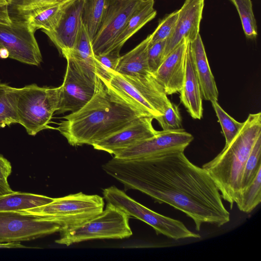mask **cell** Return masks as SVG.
Wrapping results in <instances>:
<instances>
[{"mask_svg": "<svg viewBox=\"0 0 261 261\" xmlns=\"http://www.w3.org/2000/svg\"><path fill=\"white\" fill-rule=\"evenodd\" d=\"M102 168L122 183L125 191L138 190L155 202L185 213L197 231L204 223L220 227L230 220L212 178L204 168L191 163L184 151L140 160L113 158Z\"/></svg>", "mask_w": 261, "mask_h": 261, "instance_id": "6da1fadb", "label": "cell"}, {"mask_svg": "<svg viewBox=\"0 0 261 261\" xmlns=\"http://www.w3.org/2000/svg\"><path fill=\"white\" fill-rule=\"evenodd\" d=\"M144 116H149L100 80L91 100L80 110L64 116L56 129L72 146L92 145Z\"/></svg>", "mask_w": 261, "mask_h": 261, "instance_id": "7a4b0ae2", "label": "cell"}, {"mask_svg": "<svg viewBox=\"0 0 261 261\" xmlns=\"http://www.w3.org/2000/svg\"><path fill=\"white\" fill-rule=\"evenodd\" d=\"M261 135V113L250 114L231 142L202 167L216 185L221 197L231 209L240 196L242 177L247 159Z\"/></svg>", "mask_w": 261, "mask_h": 261, "instance_id": "3957f363", "label": "cell"}, {"mask_svg": "<svg viewBox=\"0 0 261 261\" xmlns=\"http://www.w3.org/2000/svg\"><path fill=\"white\" fill-rule=\"evenodd\" d=\"M101 81L120 96L155 119L172 104L153 74L130 76L115 71L108 81Z\"/></svg>", "mask_w": 261, "mask_h": 261, "instance_id": "277c9868", "label": "cell"}, {"mask_svg": "<svg viewBox=\"0 0 261 261\" xmlns=\"http://www.w3.org/2000/svg\"><path fill=\"white\" fill-rule=\"evenodd\" d=\"M103 200L98 195L80 192L20 212L49 218L59 224L62 231L79 226L100 214L104 208Z\"/></svg>", "mask_w": 261, "mask_h": 261, "instance_id": "5b68a950", "label": "cell"}, {"mask_svg": "<svg viewBox=\"0 0 261 261\" xmlns=\"http://www.w3.org/2000/svg\"><path fill=\"white\" fill-rule=\"evenodd\" d=\"M60 99V86L42 87L35 84L24 86L17 102L19 123L33 136L50 128L48 124L58 110Z\"/></svg>", "mask_w": 261, "mask_h": 261, "instance_id": "8992f818", "label": "cell"}, {"mask_svg": "<svg viewBox=\"0 0 261 261\" xmlns=\"http://www.w3.org/2000/svg\"><path fill=\"white\" fill-rule=\"evenodd\" d=\"M129 217L116 206L107 203L106 208L97 216L79 226L60 231V238L55 242L68 246L95 239L129 238L133 234Z\"/></svg>", "mask_w": 261, "mask_h": 261, "instance_id": "52a82bcc", "label": "cell"}, {"mask_svg": "<svg viewBox=\"0 0 261 261\" xmlns=\"http://www.w3.org/2000/svg\"><path fill=\"white\" fill-rule=\"evenodd\" d=\"M102 194L107 203L116 206L129 217L133 216L151 226L157 234H162L175 240L200 238L182 222L149 209L114 186L104 189Z\"/></svg>", "mask_w": 261, "mask_h": 261, "instance_id": "ba28073f", "label": "cell"}, {"mask_svg": "<svg viewBox=\"0 0 261 261\" xmlns=\"http://www.w3.org/2000/svg\"><path fill=\"white\" fill-rule=\"evenodd\" d=\"M67 66L60 86V99L56 114L75 112L83 108L96 93L100 79L93 72L83 68L68 56L64 57Z\"/></svg>", "mask_w": 261, "mask_h": 261, "instance_id": "9c48e42d", "label": "cell"}, {"mask_svg": "<svg viewBox=\"0 0 261 261\" xmlns=\"http://www.w3.org/2000/svg\"><path fill=\"white\" fill-rule=\"evenodd\" d=\"M61 230L51 219L20 211H0V243H20Z\"/></svg>", "mask_w": 261, "mask_h": 261, "instance_id": "30bf717a", "label": "cell"}, {"mask_svg": "<svg viewBox=\"0 0 261 261\" xmlns=\"http://www.w3.org/2000/svg\"><path fill=\"white\" fill-rule=\"evenodd\" d=\"M9 24L0 23V48L7 49L9 58L22 63L38 66L42 57L34 32L28 22L17 16Z\"/></svg>", "mask_w": 261, "mask_h": 261, "instance_id": "8fae6325", "label": "cell"}, {"mask_svg": "<svg viewBox=\"0 0 261 261\" xmlns=\"http://www.w3.org/2000/svg\"><path fill=\"white\" fill-rule=\"evenodd\" d=\"M193 139L184 128L158 131L153 137L119 151L113 158L123 160H140L184 151Z\"/></svg>", "mask_w": 261, "mask_h": 261, "instance_id": "7c38bea8", "label": "cell"}, {"mask_svg": "<svg viewBox=\"0 0 261 261\" xmlns=\"http://www.w3.org/2000/svg\"><path fill=\"white\" fill-rule=\"evenodd\" d=\"M142 0H113L92 42L95 55L111 51L117 38Z\"/></svg>", "mask_w": 261, "mask_h": 261, "instance_id": "4fadbf2b", "label": "cell"}, {"mask_svg": "<svg viewBox=\"0 0 261 261\" xmlns=\"http://www.w3.org/2000/svg\"><path fill=\"white\" fill-rule=\"evenodd\" d=\"M153 119L151 116L142 117L121 130L92 146L96 150L114 155L154 136L158 131L153 126Z\"/></svg>", "mask_w": 261, "mask_h": 261, "instance_id": "5bb4252c", "label": "cell"}, {"mask_svg": "<svg viewBox=\"0 0 261 261\" xmlns=\"http://www.w3.org/2000/svg\"><path fill=\"white\" fill-rule=\"evenodd\" d=\"M84 0L71 2L65 8L56 27L51 31H43L63 55L72 49L81 31Z\"/></svg>", "mask_w": 261, "mask_h": 261, "instance_id": "9a60e30c", "label": "cell"}, {"mask_svg": "<svg viewBox=\"0 0 261 261\" xmlns=\"http://www.w3.org/2000/svg\"><path fill=\"white\" fill-rule=\"evenodd\" d=\"M204 0H186L178 10V17L175 29L167 39L164 59L184 39L191 42L199 34L200 23Z\"/></svg>", "mask_w": 261, "mask_h": 261, "instance_id": "2e32d148", "label": "cell"}, {"mask_svg": "<svg viewBox=\"0 0 261 261\" xmlns=\"http://www.w3.org/2000/svg\"><path fill=\"white\" fill-rule=\"evenodd\" d=\"M188 42L187 39L182 40L165 58L153 74L167 95L179 93L181 89Z\"/></svg>", "mask_w": 261, "mask_h": 261, "instance_id": "e0dca14e", "label": "cell"}, {"mask_svg": "<svg viewBox=\"0 0 261 261\" xmlns=\"http://www.w3.org/2000/svg\"><path fill=\"white\" fill-rule=\"evenodd\" d=\"M180 99L190 116L195 119H201L203 116L202 94L195 70L188 42L185 65V75Z\"/></svg>", "mask_w": 261, "mask_h": 261, "instance_id": "ac0fdd59", "label": "cell"}, {"mask_svg": "<svg viewBox=\"0 0 261 261\" xmlns=\"http://www.w3.org/2000/svg\"><path fill=\"white\" fill-rule=\"evenodd\" d=\"M189 46L203 98L210 101H217L218 90L200 34L189 42Z\"/></svg>", "mask_w": 261, "mask_h": 261, "instance_id": "d6986e66", "label": "cell"}, {"mask_svg": "<svg viewBox=\"0 0 261 261\" xmlns=\"http://www.w3.org/2000/svg\"><path fill=\"white\" fill-rule=\"evenodd\" d=\"M72 2L41 5L16 12V16L25 20L34 32L40 29L42 31H51L58 25L65 8Z\"/></svg>", "mask_w": 261, "mask_h": 261, "instance_id": "ffe728a7", "label": "cell"}, {"mask_svg": "<svg viewBox=\"0 0 261 261\" xmlns=\"http://www.w3.org/2000/svg\"><path fill=\"white\" fill-rule=\"evenodd\" d=\"M151 34L135 48L120 56L116 72L130 76L152 74L149 69L147 53Z\"/></svg>", "mask_w": 261, "mask_h": 261, "instance_id": "44dd1931", "label": "cell"}, {"mask_svg": "<svg viewBox=\"0 0 261 261\" xmlns=\"http://www.w3.org/2000/svg\"><path fill=\"white\" fill-rule=\"evenodd\" d=\"M154 0H142L117 38L112 51H120L125 43L156 15Z\"/></svg>", "mask_w": 261, "mask_h": 261, "instance_id": "7402d4cb", "label": "cell"}, {"mask_svg": "<svg viewBox=\"0 0 261 261\" xmlns=\"http://www.w3.org/2000/svg\"><path fill=\"white\" fill-rule=\"evenodd\" d=\"M54 198L28 192L13 191L0 195V211H20L40 206Z\"/></svg>", "mask_w": 261, "mask_h": 261, "instance_id": "603a6c76", "label": "cell"}, {"mask_svg": "<svg viewBox=\"0 0 261 261\" xmlns=\"http://www.w3.org/2000/svg\"><path fill=\"white\" fill-rule=\"evenodd\" d=\"M22 88H15L0 82V127L19 123L17 102Z\"/></svg>", "mask_w": 261, "mask_h": 261, "instance_id": "cb8c5ba5", "label": "cell"}, {"mask_svg": "<svg viewBox=\"0 0 261 261\" xmlns=\"http://www.w3.org/2000/svg\"><path fill=\"white\" fill-rule=\"evenodd\" d=\"M63 55L69 56L83 68L96 73L92 41L83 23L74 47Z\"/></svg>", "mask_w": 261, "mask_h": 261, "instance_id": "d4e9b609", "label": "cell"}, {"mask_svg": "<svg viewBox=\"0 0 261 261\" xmlns=\"http://www.w3.org/2000/svg\"><path fill=\"white\" fill-rule=\"evenodd\" d=\"M113 0H84L82 22L92 42Z\"/></svg>", "mask_w": 261, "mask_h": 261, "instance_id": "484cf974", "label": "cell"}, {"mask_svg": "<svg viewBox=\"0 0 261 261\" xmlns=\"http://www.w3.org/2000/svg\"><path fill=\"white\" fill-rule=\"evenodd\" d=\"M261 201V169L259 170L253 181L241 193L237 202L241 211L249 213Z\"/></svg>", "mask_w": 261, "mask_h": 261, "instance_id": "4316f807", "label": "cell"}, {"mask_svg": "<svg viewBox=\"0 0 261 261\" xmlns=\"http://www.w3.org/2000/svg\"><path fill=\"white\" fill-rule=\"evenodd\" d=\"M235 6L241 21L244 34L248 39H253L258 35L256 22L251 0H229Z\"/></svg>", "mask_w": 261, "mask_h": 261, "instance_id": "83f0119b", "label": "cell"}, {"mask_svg": "<svg viewBox=\"0 0 261 261\" xmlns=\"http://www.w3.org/2000/svg\"><path fill=\"white\" fill-rule=\"evenodd\" d=\"M260 169L261 135L256 140L246 161L242 177L241 193L251 184Z\"/></svg>", "mask_w": 261, "mask_h": 261, "instance_id": "f1b7e54d", "label": "cell"}, {"mask_svg": "<svg viewBox=\"0 0 261 261\" xmlns=\"http://www.w3.org/2000/svg\"><path fill=\"white\" fill-rule=\"evenodd\" d=\"M219 122L225 139V146L229 144L239 133L244 122H239L228 115L217 100L211 101Z\"/></svg>", "mask_w": 261, "mask_h": 261, "instance_id": "f546056e", "label": "cell"}, {"mask_svg": "<svg viewBox=\"0 0 261 261\" xmlns=\"http://www.w3.org/2000/svg\"><path fill=\"white\" fill-rule=\"evenodd\" d=\"M120 57V51L95 55V70L97 76L101 80L108 81L111 74L116 71Z\"/></svg>", "mask_w": 261, "mask_h": 261, "instance_id": "4dcf8cb0", "label": "cell"}, {"mask_svg": "<svg viewBox=\"0 0 261 261\" xmlns=\"http://www.w3.org/2000/svg\"><path fill=\"white\" fill-rule=\"evenodd\" d=\"M178 10L166 15L159 22L154 32L151 34L150 44L168 39L172 34L177 21Z\"/></svg>", "mask_w": 261, "mask_h": 261, "instance_id": "1f68e13d", "label": "cell"}, {"mask_svg": "<svg viewBox=\"0 0 261 261\" xmlns=\"http://www.w3.org/2000/svg\"><path fill=\"white\" fill-rule=\"evenodd\" d=\"M163 130L182 129L181 117L177 105L172 103L165 112L155 119Z\"/></svg>", "mask_w": 261, "mask_h": 261, "instance_id": "d6a6232c", "label": "cell"}, {"mask_svg": "<svg viewBox=\"0 0 261 261\" xmlns=\"http://www.w3.org/2000/svg\"><path fill=\"white\" fill-rule=\"evenodd\" d=\"M167 40L150 44L148 48L147 59L149 70L153 74L164 59V50Z\"/></svg>", "mask_w": 261, "mask_h": 261, "instance_id": "836d02e7", "label": "cell"}, {"mask_svg": "<svg viewBox=\"0 0 261 261\" xmlns=\"http://www.w3.org/2000/svg\"><path fill=\"white\" fill-rule=\"evenodd\" d=\"M70 1L65 0H9V8L13 9L15 13L25 11L41 5L62 3Z\"/></svg>", "mask_w": 261, "mask_h": 261, "instance_id": "e575fe53", "label": "cell"}, {"mask_svg": "<svg viewBox=\"0 0 261 261\" xmlns=\"http://www.w3.org/2000/svg\"><path fill=\"white\" fill-rule=\"evenodd\" d=\"M12 165L10 162L0 154V183L7 187H10L8 178L12 172Z\"/></svg>", "mask_w": 261, "mask_h": 261, "instance_id": "d590c367", "label": "cell"}, {"mask_svg": "<svg viewBox=\"0 0 261 261\" xmlns=\"http://www.w3.org/2000/svg\"><path fill=\"white\" fill-rule=\"evenodd\" d=\"M30 248L24 246L20 243H0V248Z\"/></svg>", "mask_w": 261, "mask_h": 261, "instance_id": "8d00e7d4", "label": "cell"}, {"mask_svg": "<svg viewBox=\"0 0 261 261\" xmlns=\"http://www.w3.org/2000/svg\"><path fill=\"white\" fill-rule=\"evenodd\" d=\"M13 191L10 187H7L0 183V195L8 193Z\"/></svg>", "mask_w": 261, "mask_h": 261, "instance_id": "74e56055", "label": "cell"}, {"mask_svg": "<svg viewBox=\"0 0 261 261\" xmlns=\"http://www.w3.org/2000/svg\"><path fill=\"white\" fill-rule=\"evenodd\" d=\"M9 53L7 49L4 48H0V58L4 59L9 58Z\"/></svg>", "mask_w": 261, "mask_h": 261, "instance_id": "f35d334b", "label": "cell"}]
</instances>
